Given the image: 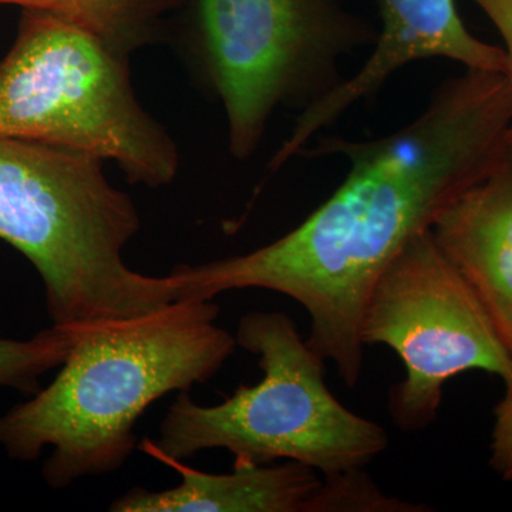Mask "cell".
Returning <instances> with one entry per match:
<instances>
[{
    "label": "cell",
    "instance_id": "obj_13",
    "mask_svg": "<svg viewBox=\"0 0 512 512\" xmlns=\"http://www.w3.org/2000/svg\"><path fill=\"white\" fill-rule=\"evenodd\" d=\"M431 508L387 497L363 468L323 477L309 512H423Z\"/></svg>",
    "mask_w": 512,
    "mask_h": 512
},
{
    "label": "cell",
    "instance_id": "obj_12",
    "mask_svg": "<svg viewBox=\"0 0 512 512\" xmlns=\"http://www.w3.org/2000/svg\"><path fill=\"white\" fill-rule=\"evenodd\" d=\"M82 332L52 325L29 339L0 338V387L39 392L42 376L63 365Z\"/></svg>",
    "mask_w": 512,
    "mask_h": 512
},
{
    "label": "cell",
    "instance_id": "obj_8",
    "mask_svg": "<svg viewBox=\"0 0 512 512\" xmlns=\"http://www.w3.org/2000/svg\"><path fill=\"white\" fill-rule=\"evenodd\" d=\"M376 5L380 26L372 53L352 77L298 114L291 134L272 157L275 168L299 156L320 130L357 103L373 99L407 64L446 59L464 69L505 73L503 47L488 45L467 29L456 0H376Z\"/></svg>",
    "mask_w": 512,
    "mask_h": 512
},
{
    "label": "cell",
    "instance_id": "obj_15",
    "mask_svg": "<svg viewBox=\"0 0 512 512\" xmlns=\"http://www.w3.org/2000/svg\"><path fill=\"white\" fill-rule=\"evenodd\" d=\"M503 39V50L507 67L505 77L510 84L512 94V0H471Z\"/></svg>",
    "mask_w": 512,
    "mask_h": 512
},
{
    "label": "cell",
    "instance_id": "obj_10",
    "mask_svg": "<svg viewBox=\"0 0 512 512\" xmlns=\"http://www.w3.org/2000/svg\"><path fill=\"white\" fill-rule=\"evenodd\" d=\"M181 477L177 487L150 491L134 487L121 495L114 512H309L322 480L318 471L296 461L278 466L234 464L227 474L204 473L164 456L143 440L140 446Z\"/></svg>",
    "mask_w": 512,
    "mask_h": 512
},
{
    "label": "cell",
    "instance_id": "obj_9",
    "mask_svg": "<svg viewBox=\"0 0 512 512\" xmlns=\"http://www.w3.org/2000/svg\"><path fill=\"white\" fill-rule=\"evenodd\" d=\"M430 231L480 299L512 359V130L490 174L451 202Z\"/></svg>",
    "mask_w": 512,
    "mask_h": 512
},
{
    "label": "cell",
    "instance_id": "obj_1",
    "mask_svg": "<svg viewBox=\"0 0 512 512\" xmlns=\"http://www.w3.org/2000/svg\"><path fill=\"white\" fill-rule=\"evenodd\" d=\"M512 130L503 73L466 69L431 94L412 123L375 140L316 136L299 156H340L349 170L328 200L271 244L202 265H178L180 299L266 289L303 306L308 343L332 360L348 387L359 383L367 298L387 265L463 192L490 174Z\"/></svg>",
    "mask_w": 512,
    "mask_h": 512
},
{
    "label": "cell",
    "instance_id": "obj_5",
    "mask_svg": "<svg viewBox=\"0 0 512 512\" xmlns=\"http://www.w3.org/2000/svg\"><path fill=\"white\" fill-rule=\"evenodd\" d=\"M174 18L239 160L255 153L276 110L301 113L328 96L346 80L342 60L377 39L346 0H183Z\"/></svg>",
    "mask_w": 512,
    "mask_h": 512
},
{
    "label": "cell",
    "instance_id": "obj_2",
    "mask_svg": "<svg viewBox=\"0 0 512 512\" xmlns=\"http://www.w3.org/2000/svg\"><path fill=\"white\" fill-rule=\"evenodd\" d=\"M214 299H180L137 318L84 326L45 389L0 417V447L36 461L55 490L116 473L137 446L134 427L170 392L217 375L237 348Z\"/></svg>",
    "mask_w": 512,
    "mask_h": 512
},
{
    "label": "cell",
    "instance_id": "obj_3",
    "mask_svg": "<svg viewBox=\"0 0 512 512\" xmlns=\"http://www.w3.org/2000/svg\"><path fill=\"white\" fill-rule=\"evenodd\" d=\"M103 164L72 148L0 137V239L36 269L47 313L62 328L137 318L177 301L170 276L124 262L140 215Z\"/></svg>",
    "mask_w": 512,
    "mask_h": 512
},
{
    "label": "cell",
    "instance_id": "obj_14",
    "mask_svg": "<svg viewBox=\"0 0 512 512\" xmlns=\"http://www.w3.org/2000/svg\"><path fill=\"white\" fill-rule=\"evenodd\" d=\"M490 467L504 481H512V386L494 409L490 444Z\"/></svg>",
    "mask_w": 512,
    "mask_h": 512
},
{
    "label": "cell",
    "instance_id": "obj_6",
    "mask_svg": "<svg viewBox=\"0 0 512 512\" xmlns=\"http://www.w3.org/2000/svg\"><path fill=\"white\" fill-rule=\"evenodd\" d=\"M0 137L113 160L131 184L173 183L180 156L138 101L128 56L69 20L23 9L0 62Z\"/></svg>",
    "mask_w": 512,
    "mask_h": 512
},
{
    "label": "cell",
    "instance_id": "obj_4",
    "mask_svg": "<svg viewBox=\"0 0 512 512\" xmlns=\"http://www.w3.org/2000/svg\"><path fill=\"white\" fill-rule=\"evenodd\" d=\"M237 345L258 357L264 377L241 384L215 406L181 392L161 421L158 453L185 460L211 448L234 454V464L296 461L335 476L365 468L389 447L386 430L350 412L325 382V359L284 312L254 311L239 320Z\"/></svg>",
    "mask_w": 512,
    "mask_h": 512
},
{
    "label": "cell",
    "instance_id": "obj_11",
    "mask_svg": "<svg viewBox=\"0 0 512 512\" xmlns=\"http://www.w3.org/2000/svg\"><path fill=\"white\" fill-rule=\"evenodd\" d=\"M183 0H0V6L40 10L69 20L99 36L117 52L134 50L160 40L170 29Z\"/></svg>",
    "mask_w": 512,
    "mask_h": 512
},
{
    "label": "cell",
    "instance_id": "obj_7",
    "mask_svg": "<svg viewBox=\"0 0 512 512\" xmlns=\"http://www.w3.org/2000/svg\"><path fill=\"white\" fill-rule=\"evenodd\" d=\"M363 345H384L406 375L389 392L387 409L404 431L431 426L443 389L467 372L512 386V359L490 316L431 231L414 237L387 265L367 298Z\"/></svg>",
    "mask_w": 512,
    "mask_h": 512
}]
</instances>
